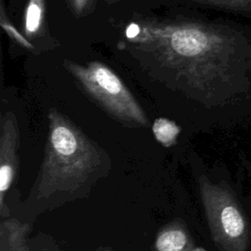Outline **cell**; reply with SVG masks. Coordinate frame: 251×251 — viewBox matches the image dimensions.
Listing matches in <instances>:
<instances>
[{
  "instance_id": "obj_1",
  "label": "cell",
  "mask_w": 251,
  "mask_h": 251,
  "mask_svg": "<svg viewBox=\"0 0 251 251\" xmlns=\"http://www.w3.org/2000/svg\"><path fill=\"white\" fill-rule=\"evenodd\" d=\"M111 168L103 147L68 117L51 109L42 163L25 203L40 214L86 198Z\"/></svg>"
},
{
  "instance_id": "obj_2",
  "label": "cell",
  "mask_w": 251,
  "mask_h": 251,
  "mask_svg": "<svg viewBox=\"0 0 251 251\" xmlns=\"http://www.w3.org/2000/svg\"><path fill=\"white\" fill-rule=\"evenodd\" d=\"M68 68L85 91L112 118L128 127L147 126L148 119L142 107L111 69L98 62H92L87 67L71 62Z\"/></svg>"
},
{
  "instance_id": "obj_3",
  "label": "cell",
  "mask_w": 251,
  "mask_h": 251,
  "mask_svg": "<svg viewBox=\"0 0 251 251\" xmlns=\"http://www.w3.org/2000/svg\"><path fill=\"white\" fill-rule=\"evenodd\" d=\"M199 184L213 238L222 247L229 246L244 231L243 218L224 190L210 183L204 176L199 179Z\"/></svg>"
},
{
  "instance_id": "obj_4",
  "label": "cell",
  "mask_w": 251,
  "mask_h": 251,
  "mask_svg": "<svg viewBox=\"0 0 251 251\" xmlns=\"http://www.w3.org/2000/svg\"><path fill=\"white\" fill-rule=\"evenodd\" d=\"M20 130L16 116L8 112L1 118L0 126V217L10 218L11 213L6 204L10 190L19 169Z\"/></svg>"
},
{
  "instance_id": "obj_5",
  "label": "cell",
  "mask_w": 251,
  "mask_h": 251,
  "mask_svg": "<svg viewBox=\"0 0 251 251\" xmlns=\"http://www.w3.org/2000/svg\"><path fill=\"white\" fill-rule=\"evenodd\" d=\"M193 246L188 229L180 220L164 226L158 231L154 242L156 251H190Z\"/></svg>"
},
{
  "instance_id": "obj_6",
  "label": "cell",
  "mask_w": 251,
  "mask_h": 251,
  "mask_svg": "<svg viewBox=\"0 0 251 251\" xmlns=\"http://www.w3.org/2000/svg\"><path fill=\"white\" fill-rule=\"evenodd\" d=\"M30 226L16 218L0 223V251H30L27 239Z\"/></svg>"
},
{
  "instance_id": "obj_7",
  "label": "cell",
  "mask_w": 251,
  "mask_h": 251,
  "mask_svg": "<svg viewBox=\"0 0 251 251\" xmlns=\"http://www.w3.org/2000/svg\"><path fill=\"white\" fill-rule=\"evenodd\" d=\"M152 131L159 143L165 147H171L176 143L181 129L174 121L167 118H158L152 125Z\"/></svg>"
},
{
  "instance_id": "obj_8",
  "label": "cell",
  "mask_w": 251,
  "mask_h": 251,
  "mask_svg": "<svg viewBox=\"0 0 251 251\" xmlns=\"http://www.w3.org/2000/svg\"><path fill=\"white\" fill-rule=\"evenodd\" d=\"M44 11L43 0H29L25 17V30L27 35H32L40 28Z\"/></svg>"
},
{
  "instance_id": "obj_9",
  "label": "cell",
  "mask_w": 251,
  "mask_h": 251,
  "mask_svg": "<svg viewBox=\"0 0 251 251\" xmlns=\"http://www.w3.org/2000/svg\"><path fill=\"white\" fill-rule=\"evenodd\" d=\"M1 25H2V27L6 30L7 33H9L14 39H16V40H17L19 43H21L24 47H26V48H29V49H32V48H33V45H32L30 42H28V41L25 38V36H24L23 34H21V33L18 31V29H17L11 23L5 22L3 18H2V21H1Z\"/></svg>"
},
{
  "instance_id": "obj_10",
  "label": "cell",
  "mask_w": 251,
  "mask_h": 251,
  "mask_svg": "<svg viewBox=\"0 0 251 251\" xmlns=\"http://www.w3.org/2000/svg\"><path fill=\"white\" fill-rule=\"evenodd\" d=\"M140 33V26L137 24H130L126 29V35L128 39L135 38Z\"/></svg>"
},
{
  "instance_id": "obj_11",
  "label": "cell",
  "mask_w": 251,
  "mask_h": 251,
  "mask_svg": "<svg viewBox=\"0 0 251 251\" xmlns=\"http://www.w3.org/2000/svg\"><path fill=\"white\" fill-rule=\"evenodd\" d=\"M86 2H87V0H74V4H75L76 11L80 12L84 8Z\"/></svg>"
},
{
  "instance_id": "obj_12",
  "label": "cell",
  "mask_w": 251,
  "mask_h": 251,
  "mask_svg": "<svg viewBox=\"0 0 251 251\" xmlns=\"http://www.w3.org/2000/svg\"><path fill=\"white\" fill-rule=\"evenodd\" d=\"M190 251H206V250L202 247H199V246H193Z\"/></svg>"
},
{
  "instance_id": "obj_13",
  "label": "cell",
  "mask_w": 251,
  "mask_h": 251,
  "mask_svg": "<svg viewBox=\"0 0 251 251\" xmlns=\"http://www.w3.org/2000/svg\"><path fill=\"white\" fill-rule=\"evenodd\" d=\"M96 251H113V250L108 249V248H99V249H97Z\"/></svg>"
},
{
  "instance_id": "obj_14",
  "label": "cell",
  "mask_w": 251,
  "mask_h": 251,
  "mask_svg": "<svg viewBox=\"0 0 251 251\" xmlns=\"http://www.w3.org/2000/svg\"><path fill=\"white\" fill-rule=\"evenodd\" d=\"M226 1H229V2H231V0H226ZM232 1H234L235 3H236V2H238V0H232Z\"/></svg>"
}]
</instances>
